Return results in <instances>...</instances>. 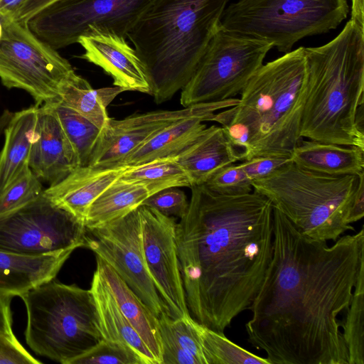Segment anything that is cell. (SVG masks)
<instances>
[{
	"instance_id": "1",
	"label": "cell",
	"mask_w": 364,
	"mask_h": 364,
	"mask_svg": "<svg viewBox=\"0 0 364 364\" xmlns=\"http://www.w3.org/2000/svg\"><path fill=\"white\" fill-rule=\"evenodd\" d=\"M273 224L272 257L245 324L249 343L269 364H348L338 316L364 263L363 228L329 246L275 208Z\"/></svg>"
},
{
	"instance_id": "2",
	"label": "cell",
	"mask_w": 364,
	"mask_h": 364,
	"mask_svg": "<svg viewBox=\"0 0 364 364\" xmlns=\"http://www.w3.org/2000/svg\"><path fill=\"white\" fill-rule=\"evenodd\" d=\"M176 244L191 317L224 333L249 310L273 252L274 207L255 192L237 196L192 186Z\"/></svg>"
},
{
	"instance_id": "3",
	"label": "cell",
	"mask_w": 364,
	"mask_h": 364,
	"mask_svg": "<svg viewBox=\"0 0 364 364\" xmlns=\"http://www.w3.org/2000/svg\"><path fill=\"white\" fill-rule=\"evenodd\" d=\"M307 89L304 48L262 66L237 105L215 113L242 161L259 156H290L301 136Z\"/></svg>"
},
{
	"instance_id": "4",
	"label": "cell",
	"mask_w": 364,
	"mask_h": 364,
	"mask_svg": "<svg viewBox=\"0 0 364 364\" xmlns=\"http://www.w3.org/2000/svg\"><path fill=\"white\" fill-rule=\"evenodd\" d=\"M304 53L301 136L364 149V28L350 19L332 41Z\"/></svg>"
},
{
	"instance_id": "5",
	"label": "cell",
	"mask_w": 364,
	"mask_h": 364,
	"mask_svg": "<svg viewBox=\"0 0 364 364\" xmlns=\"http://www.w3.org/2000/svg\"><path fill=\"white\" fill-rule=\"evenodd\" d=\"M228 0H156L128 34L156 104L187 84L220 24Z\"/></svg>"
},
{
	"instance_id": "6",
	"label": "cell",
	"mask_w": 364,
	"mask_h": 364,
	"mask_svg": "<svg viewBox=\"0 0 364 364\" xmlns=\"http://www.w3.org/2000/svg\"><path fill=\"white\" fill-rule=\"evenodd\" d=\"M252 185L301 233L316 240L336 241L364 216V173L329 176L291 161Z\"/></svg>"
},
{
	"instance_id": "7",
	"label": "cell",
	"mask_w": 364,
	"mask_h": 364,
	"mask_svg": "<svg viewBox=\"0 0 364 364\" xmlns=\"http://www.w3.org/2000/svg\"><path fill=\"white\" fill-rule=\"evenodd\" d=\"M20 297L27 312L26 341L37 355L70 364L103 339L90 289L53 279Z\"/></svg>"
},
{
	"instance_id": "8",
	"label": "cell",
	"mask_w": 364,
	"mask_h": 364,
	"mask_svg": "<svg viewBox=\"0 0 364 364\" xmlns=\"http://www.w3.org/2000/svg\"><path fill=\"white\" fill-rule=\"evenodd\" d=\"M348 0H239L225 8L220 26L288 53L301 38L336 28Z\"/></svg>"
},
{
	"instance_id": "9",
	"label": "cell",
	"mask_w": 364,
	"mask_h": 364,
	"mask_svg": "<svg viewBox=\"0 0 364 364\" xmlns=\"http://www.w3.org/2000/svg\"><path fill=\"white\" fill-rule=\"evenodd\" d=\"M156 0H57L26 23L40 40L58 50L95 33L124 38Z\"/></svg>"
},
{
	"instance_id": "10",
	"label": "cell",
	"mask_w": 364,
	"mask_h": 364,
	"mask_svg": "<svg viewBox=\"0 0 364 364\" xmlns=\"http://www.w3.org/2000/svg\"><path fill=\"white\" fill-rule=\"evenodd\" d=\"M272 46L219 25L191 78L181 89L183 107L240 94Z\"/></svg>"
},
{
	"instance_id": "11",
	"label": "cell",
	"mask_w": 364,
	"mask_h": 364,
	"mask_svg": "<svg viewBox=\"0 0 364 364\" xmlns=\"http://www.w3.org/2000/svg\"><path fill=\"white\" fill-rule=\"evenodd\" d=\"M0 19L1 83L9 89L25 90L39 105L59 100L60 82L75 71L71 64L36 36L26 23L11 18Z\"/></svg>"
},
{
	"instance_id": "12",
	"label": "cell",
	"mask_w": 364,
	"mask_h": 364,
	"mask_svg": "<svg viewBox=\"0 0 364 364\" xmlns=\"http://www.w3.org/2000/svg\"><path fill=\"white\" fill-rule=\"evenodd\" d=\"M87 245L84 222L57 206L43 193L0 215V251L42 255Z\"/></svg>"
},
{
	"instance_id": "13",
	"label": "cell",
	"mask_w": 364,
	"mask_h": 364,
	"mask_svg": "<svg viewBox=\"0 0 364 364\" xmlns=\"http://www.w3.org/2000/svg\"><path fill=\"white\" fill-rule=\"evenodd\" d=\"M87 230V247L111 266L159 318L166 307L146 267L139 208Z\"/></svg>"
},
{
	"instance_id": "14",
	"label": "cell",
	"mask_w": 364,
	"mask_h": 364,
	"mask_svg": "<svg viewBox=\"0 0 364 364\" xmlns=\"http://www.w3.org/2000/svg\"><path fill=\"white\" fill-rule=\"evenodd\" d=\"M138 208L146 267L166 312L173 319L189 318L178 256L175 218L146 205Z\"/></svg>"
},
{
	"instance_id": "15",
	"label": "cell",
	"mask_w": 364,
	"mask_h": 364,
	"mask_svg": "<svg viewBox=\"0 0 364 364\" xmlns=\"http://www.w3.org/2000/svg\"><path fill=\"white\" fill-rule=\"evenodd\" d=\"M239 99L195 105L182 109L156 110L133 114L122 119L109 118L100 129L88 166L118 167L119 163L151 136L170 124L190 116L213 115L234 106Z\"/></svg>"
},
{
	"instance_id": "16",
	"label": "cell",
	"mask_w": 364,
	"mask_h": 364,
	"mask_svg": "<svg viewBox=\"0 0 364 364\" xmlns=\"http://www.w3.org/2000/svg\"><path fill=\"white\" fill-rule=\"evenodd\" d=\"M125 39L112 33L82 36L78 41L85 50L80 58L100 67L112 77L114 86L151 95L144 65Z\"/></svg>"
},
{
	"instance_id": "17",
	"label": "cell",
	"mask_w": 364,
	"mask_h": 364,
	"mask_svg": "<svg viewBox=\"0 0 364 364\" xmlns=\"http://www.w3.org/2000/svg\"><path fill=\"white\" fill-rule=\"evenodd\" d=\"M28 166L49 186L77 167L73 151L50 103L39 105Z\"/></svg>"
},
{
	"instance_id": "18",
	"label": "cell",
	"mask_w": 364,
	"mask_h": 364,
	"mask_svg": "<svg viewBox=\"0 0 364 364\" xmlns=\"http://www.w3.org/2000/svg\"><path fill=\"white\" fill-rule=\"evenodd\" d=\"M127 168L77 167L62 181L44 189L43 194L84 222L92 202L117 181Z\"/></svg>"
},
{
	"instance_id": "19",
	"label": "cell",
	"mask_w": 364,
	"mask_h": 364,
	"mask_svg": "<svg viewBox=\"0 0 364 364\" xmlns=\"http://www.w3.org/2000/svg\"><path fill=\"white\" fill-rule=\"evenodd\" d=\"M176 161L188 175L192 186L205 184L223 167L242 161V156L224 129L212 125L205 127L176 156Z\"/></svg>"
},
{
	"instance_id": "20",
	"label": "cell",
	"mask_w": 364,
	"mask_h": 364,
	"mask_svg": "<svg viewBox=\"0 0 364 364\" xmlns=\"http://www.w3.org/2000/svg\"><path fill=\"white\" fill-rule=\"evenodd\" d=\"M74 250L42 255H23L0 251V293L20 296L55 278Z\"/></svg>"
},
{
	"instance_id": "21",
	"label": "cell",
	"mask_w": 364,
	"mask_h": 364,
	"mask_svg": "<svg viewBox=\"0 0 364 364\" xmlns=\"http://www.w3.org/2000/svg\"><path fill=\"white\" fill-rule=\"evenodd\" d=\"M99 272L120 311L139 333L158 364H161V344L158 317L135 294L106 262L96 256Z\"/></svg>"
},
{
	"instance_id": "22",
	"label": "cell",
	"mask_w": 364,
	"mask_h": 364,
	"mask_svg": "<svg viewBox=\"0 0 364 364\" xmlns=\"http://www.w3.org/2000/svg\"><path fill=\"white\" fill-rule=\"evenodd\" d=\"M297 166L329 176L364 173V149L301 138L291 154Z\"/></svg>"
},
{
	"instance_id": "23",
	"label": "cell",
	"mask_w": 364,
	"mask_h": 364,
	"mask_svg": "<svg viewBox=\"0 0 364 364\" xmlns=\"http://www.w3.org/2000/svg\"><path fill=\"white\" fill-rule=\"evenodd\" d=\"M213 115H193L170 124L127 156L118 166H135L158 159L176 157L206 127L203 122Z\"/></svg>"
},
{
	"instance_id": "24",
	"label": "cell",
	"mask_w": 364,
	"mask_h": 364,
	"mask_svg": "<svg viewBox=\"0 0 364 364\" xmlns=\"http://www.w3.org/2000/svg\"><path fill=\"white\" fill-rule=\"evenodd\" d=\"M100 319L103 339L132 348L144 364H158L139 333L120 311L105 280L95 269L90 287Z\"/></svg>"
},
{
	"instance_id": "25",
	"label": "cell",
	"mask_w": 364,
	"mask_h": 364,
	"mask_svg": "<svg viewBox=\"0 0 364 364\" xmlns=\"http://www.w3.org/2000/svg\"><path fill=\"white\" fill-rule=\"evenodd\" d=\"M39 105L14 112L4 134L0 152V191L28 164Z\"/></svg>"
},
{
	"instance_id": "26",
	"label": "cell",
	"mask_w": 364,
	"mask_h": 364,
	"mask_svg": "<svg viewBox=\"0 0 364 364\" xmlns=\"http://www.w3.org/2000/svg\"><path fill=\"white\" fill-rule=\"evenodd\" d=\"M124 91L117 86L93 89L87 80L74 71L60 82L58 93L60 102L101 129L109 118L107 106Z\"/></svg>"
},
{
	"instance_id": "27",
	"label": "cell",
	"mask_w": 364,
	"mask_h": 364,
	"mask_svg": "<svg viewBox=\"0 0 364 364\" xmlns=\"http://www.w3.org/2000/svg\"><path fill=\"white\" fill-rule=\"evenodd\" d=\"M150 196L144 186L118 179L90 205L84 223L90 229L124 217Z\"/></svg>"
},
{
	"instance_id": "28",
	"label": "cell",
	"mask_w": 364,
	"mask_h": 364,
	"mask_svg": "<svg viewBox=\"0 0 364 364\" xmlns=\"http://www.w3.org/2000/svg\"><path fill=\"white\" fill-rule=\"evenodd\" d=\"M144 186L151 195L171 187H189L191 183L176 157L158 159L135 166H128L119 178Z\"/></svg>"
},
{
	"instance_id": "29",
	"label": "cell",
	"mask_w": 364,
	"mask_h": 364,
	"mask_svg": "<svg viewBox=\"0 0 364 364\" xmlns=\"http://www.w3.org/2000/svg\"><path fill=\"white\" fill-rule=\"evenodd\" d=\"M50 105L73 151L77 167L88 166L100 129L60 100Z\"/></svg>"
},
{
	"instance_id": "30",
	"label": "cell",
	"mask_w": 364,
	"mask_h": 364,
	"mask_svg": "<svg viewBox=\"0 0 364 364\" xmlns=\"http://www.w3.org/2000/svg\"><path fill=\"white\" fill-rule=\"evenodd\" d=\"M340 321L348 364H364V263L360 265L350 302Z\"/></svg>"
},
{
	"instance_id": "31",
	"label": "cell",
	"mask_w": 364,
	"mask_h": 364,
	"mask_svg": "<svg viewBox=\"0 0 364 364\" xmlns=\"http://www.w3.org/2000/svg\"><path fill=\"white\" fill-rule=\"evenodd\" d=\"M207 364H269L229 340L224 333L211 330L195 321Z\"/></svg>"
},
{
	"instance_id": "32",
	"label": "cell",
	"mask_w": 364,
	"mask_h": 364,
	"mask_svg": "<svg viewBox=\"0 0 364 364\" xmlns=\"http://www.w3.org/2000/svg\"><path fill=\"white\" fill-rule=\"evenodd\" d=\"M41 180L28 164L0 191V215L37 199L43 192Z\"/></svg>"
},
{
	"instance_id": "33",
	"label": "cell",
	"mask_w": 364,
	"mask_h": 364,
	"mask_svg": "<svg viewBox=\"0 0 364 364\" xmlns=\"http://www.w3.org/2000/svg\"><path fill=\"white\" fill-rule=\"evenodd\" d=\"M70 364H144L130 348L111 341L101 340Z\"/></svg>"
},
{
	"instance_id": "34",
	"label": "cell",
	"mask_w": 364,
	"mask_h": 364,
	"mask_svg": "<svg viewBox=\"0 0 364 364\" xmlns=\"http://www.w3.org/2000/svg\"><path fill=\"white\" fill-rule=\"evenodd\" d=\"M203 185L215 193L227 196L243 195L253 191L252 181L240 164L223 167Z\"/></svg>"
},
{
	"instance_id": "35",
	"label": "cell",
	"mask_w": 364,
	"mask_h": 364,
	"mask_svg": "<svg viewBox=\"0 0 364 364\" xmlns=\"http://www.w3.org/2000/svg\"><path fill=\"white\" fill-rule=\"evenodd\" d=\"M163 316L178 344L198 364H207L195 321L191 317L173 319L166 312Z\"/></svg>"
},
{
	"instance_id": "36",
	"label": "cell",
	"mask_w": 364,
	"mask_h": 364,
	"mask_svg": "<svg viewBox=\"0 0 364 364\" xmlns=\"http://www.w3.org/2000/svg\"><path fill=\"white\" fill-rule=\"evenodd\" d=\"M189 202L186 193L178 187L168 188L149 196L141 205L156 209L166 216L182 218Z\"/></svg>"
},
{
	"instance_id": "37",
	"label": "cell",
	"mask_w": 364,
	"mask_h": 364,
	"mask_svg": "<svg viewBox=\"0 0 364 364\" xmlns=\"http://www.w3.org/2000/svg\"><path fill=\"white\" fill-rule=\"evenodd\" d=\"M161 344V364H198L176 342L170 331L163 314L159 318Z\"/></svg>"
},
{
	"instance_id": "38",
	"label": "cell",
	"mask_w": 364,
	"mask_h": 364,
	"mask_svg": "<svg viewBox=\"0 0 364 364\" xmlns=\"http://www.w3.org/2000/svg\"><path fill=\"white\" fill-rule=\"evenodd\" d=\"M291 161L290 156H259L242 161L240 165L252 181L270 176Z\"/></svg>"
},
{
	"instance_id": "39",
	"label": "cell",
	"mask_w": 364,
	"mask_h": 364,
	"mask_svg": "<svg viewBox=\"0 0 364 364\" xmlns=\"http://www.w3.org/2000/svg\"><path fill=\"white\" fill-rule=\"evenodd\" d=\"M18 342L14 334L0 331V364H39Z\"/></svg>"
},
{
	"instance_id": "40",
	"label": "cell",
	"mask_w": 364,
	"mask_h": 364,
	"mask_svg": "<svg viewBox=\"0 0 364 364\" xmlns=\"http://www.w3.org/2000/svg\"><path fill=\"white\" fill-rule=\"evenodd\" d=\"M57 0H25L12 16V19L26 23L38 11Z\"/></svg>"
},
{
	"instance_id": "41",
	"label": "cell",
	"mask_w": 364,
	"mask_h": 364,
	"mask_svg": "<svg viewBox=\"0 0 364 364\" xmlns=\"http://www.w3.org/2000/svg\"><path fill=\"white\" fill-rule=\"evenodd\" d=\"M13 297L11 295L0 293V331L8 334H14L11 311Z\"/></svg>"
},
{
	"instance_id": "42",
	"label": "cell",
	"mask_w": 364,
	"mask_h": 364,
	"mask_svg": "<svg viewBox=\"0 0 364 364\" xmlns=\"http://www.w3.org/2000/svg\"><path fill=\"white\" fill-rule=\"evenodd\" d=\"M25 0H0V18H12Z\"/></svg>"
},
{
	"instance_id": "43",
	"label": "cell",
	"mask_w": 364,
	"mask_h": 364,
	"mask_svg": "<svg viewBox=\"0 0 364 364\" xmlns=\"http://www.w3.org/2000/svg\"><path fill=\"white\" fill-rule=\"evenodd\" d=\"M363 0H352L351 20L364 28Z\"/></svg>"
},
{
	"instance_id": "44",
	"label": "cell",
	"mask_w": 364,
	"mask_h": 364,
	"mask_svg": "<svg viewBox=\"0 0 364 364\" xmlns=\"http://www.w3.org/2000/svg\"><path fill=\"white\" fill-rule=\"evenodd\" d=\"M14 112H10L9 109H4L0 113V136L4 133V131L10 121Z\"/></svg>"
},
{
	"instance_id": "45",
	"label": "cell",
	"mask_w": 364,
	"mask_h": 364,
	"mask_svg": "<svg viewBox=\"0 0 364 364\" xmlns=\"http://www.w3.org/2000/svg\"><path fill=\"white\" fill-rule=\"evenodd\" d=\"M2 34H3V24H2L1 20L0 19V39L2 37Z\"/></svg>"
}]
</instances>
